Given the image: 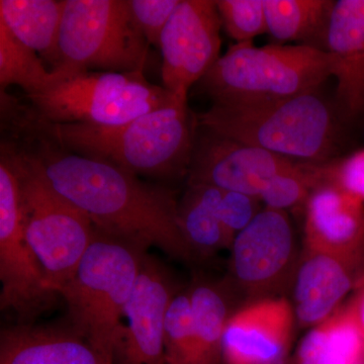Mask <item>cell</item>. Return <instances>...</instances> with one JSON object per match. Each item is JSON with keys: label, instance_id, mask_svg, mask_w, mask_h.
I'll list each match as a JSON object with an SVG mask.
<instances>
[{"label": "cell", "instance_id": "cell-31", "mask_svg": "<svg viewBox=\"0 0 364 364\" xmlns=\"http://www.w3.org/2000/svg\"><path fill=\"white\" fill-rule=\"evenodd\" d=\"M349 305L353 311L354 317H355L356 323H358L364 341V284L359 287L358 293L349 301Z\"/></svg>", "mask_w": 364, "mask_h": 364}, {"label": "cell", "instance_id": "cell-24", "mask_svg": "<svg viewBox=\"0 0 364 364\" xmlns=\"http://www.w3.org/2000/svg\"><path fill=\"white\" fill-rule=\"evenodd\" d=\"M334 4L328 0H264L267 33L280 42L326 33Z\"/></svg>", "mask_w": 364, "mask_h": 364}, {"label": "cell", "instance_id": "cell-5", "mask_svg": "<svg viewBox=\"0 0 364 364\" xmlns=\"http://www.w3.org/2000/svg\"><path fill=\"white\" fill-rule=\"evenodd\" d=\"M329 77L325 50L243 43L232 46L200 81L214 104L253 105L315 92Z\"/></svg>", "mask_w": 364, "mask_h": 364}, {"label": "cell", "instance_id": "cell-1", "mask_svg": "<svg viewBox=\"0 0 364 364\" xmlns=\"http://www.w3.org/2000/svg\"><path fill=\"white\" fill-rule=\"evenodd\" d=\"M6 111L11 139L2 141L30 163L95 229L148 250L156 246L177 259H193L179 226L173 191L146 183L117 165L67 149L47 133L33 109Z\"/></svg>", "mask_w": 364, "mask_h": 364}, {"label": "cell", "instance_id": "cell-9", "mask_svg": "<svg viewBox=\"0 0 364 364\" xmlns=\"http://www.w3.org/2000/svg\"><path fill=\"white\" fill-rule=\"evenodd\" d=\"M0 306L18 324H33L59 294L26 240L16 172L0 155Z\"/></svg>", "mask_w": 364, "mask_h": 364}, {"label": "cell", "instance_id": "cell-14", "mask_svg": "<svg viewBox=\"0 0 364 364\" xmlns=\"http://www.w3.org/2000/svg\"><path fill=\"white\" fill-rule=\"evenodd\" d=\"M294 306L284 298H262L228 320L223 340L227 364H275L291 343Z\"/></svg>", "mask_w": 364, "mask_h": 364}, {"label": "cell", "instance_id": "cell-21", "mask_svg": "<svg viewBox=\"0 0 364 364\" xmlns=\"http://www.w3.org/2000/svg\"><path fill=\"white\" fill-rule=\"evenodd\" d=\"M364 341L349 303L301 342L299 364H361Z\"/></svg>", "mask_w": 364, "mask_h": 364}, {"label": "cell", "instance_id": "cell-18", "mask_svg": "<svg viewBox=\"0 0 364 364\" xmlns=\"http://www.w3.org/2000/svg\"><path fill=\"white\" fill-rule=\"evenodd\" d=\"M0 364H112L70 325L18 324L0 333Z\"/></svg>", "mask_w": 364, "mask_h": 364}, {"label": "cell", "instance_id": "cell-29", "mask_svg": "<svg viewBox=\"0 0 364 364\" xmlns=\"http://www.w3.org/2000/svg\"><path fill=\"white\" fill-rule=\"evenodd\" d=\"M181 0H129L132 16L149 45L159 48L163 30Z\"/></svg>", "mask_w": 364, "mask_h": 364}, {"label": "cell", "instance_id": "cell-26", "mask_svg": "<svg viewBox=\"0 0 364 364\" xmlns=\"http://www.w3.org/2000/svg\"><path fill=\"white\" fill-rule=\"evenodd\" d=\"M165 363L198 364L193 309L189 293L174 294L165 318Z\"/></svg>", "mask_w": 364, "mask_h": 364}, {"label": "cell", "instance_id": "cell-30", "mask_svg": "<svg viewBox=\"0 0 364 364\" xmlns=\"http://www.w3.org/2000/svg\"><path fill=\"white\" fill-rule=\"evenodd\" d=\"M258 200L254 196L222 189L218 213L223 226L232 238L235 239L260 212Z\"/></svg>", "mask_w": 364, "mask_h": 364}, {"label": "cell", "instance_id": "cell-10", "mask_svg": "<svg viewBox=\"0 0 364 364\" xmlns=\"http://www.w3.org/2000/svg\"><path fill=\"white\" fill-rule=\"evenodd\" d=\"M222 21L215 1L181 0L160 38L163 87L188 100L220 59Z\"/></svg>", "mask_w": 364, "mask_h": 364}, {"label": "cell", "instance_id": "cell-27", "mask_svg": "<svg viewBox=\"0 0 364 364\" xmlns=\"http://www.w3.org/2000/svg\"><path fill=\"white\" fill-rule=\"evenodd\" d=\"M222 26L237 44L252 43L267 32L264 0H218Z\"/></svg>", "mask_w": 364, "mask_h": 364}, {"label": "cell", "instance_id": "cell-6", "mask_svg": "<svg viewBox=\"0 0 364 364\" xmlns=\"http://www.w3.org/2000/svg\"><path fill=\"white\" fill-rule=\"evenodd\" d=\"M16 172L26 240L54 291L73 275L95 235L90 218L59 195L32 165L1 143Z\"/></svg>", "mask_w": 364, "mask_h": 364}, {"label": "cell", "instance_id": "cell-8", "mask_svg": "<svg viewBox=\"0 0 364 364\" xmlns=\"http://www.w3.org/2000/svg\"><path fill=\"white\" fill-rule=\"evenodd\" d=\"M28 98L36 114L50 123L116 127L171 104L177 97L163 86L148 82L143 72L87 71Z\"/></svg>", "mask_w": 364, "mask_h": 364}, {"label": "cell", "instance_id": "cell-20", "mask_svg": "<svg viewBox=\"0 0 364 364\" xmlns=\"http://www.w3.org/2000/svg\"><path fill=\"white\" fill-rule=\"evenodd\" d=\"M222 189L208 184H189L178 203L179 226L193 256H208L231 246L234 239L218 213Z\"/></svg>", "mask_w": 364, "mask_h": 364}, {"label": "cell", "instance_id": "cell-16", "mask_svg": "<svg viewBox=\"0 0 364 364\" xmlns=\"http://www.w3.org/2000/svg\"><path fill=\"white\" fill-rule=\"evenodd\" d=\"M363 284L364 260L306 250L294 282V315L301 326L320 325Z\"/></svg>", "mask_w": 364, "mask_h": 364}, {"label": "cell", "instance_id": "cell-4", "mask_svg": "<svg viewBox=\"0 0 364 364\" xmlns=\"http://www.w3.org/2000/svg\"><path fill=\"white\" fill-rule=\"evenodd\" d=\"M196 119L208 133L294 161L327 162L334 151V117L315 92L261 104H214Z\"/></svg>", "mask_w": 364, "mask_h": 364}, {"label": "cell", "instance_id": "cell-17", "mask_svg": "<svg viewBox=\"0 0 364 364\" xmlns=\"http://www.w3.org/2000/svg\"><path fill=\"white\" fill-rule=\"evenodd\" d=\"M337 100L350 119L364 116V0L335 1L325 33Z\"/></svg>", "mask_w": 364, "mask_h": 364}, {"label": "cell", "instance_id": "cell-23", "mask_svg": "<svg viewBox=\"0 0 364 364\" xmlns=\"http://www.w3.org/2000/svg\"><path fill=\"white\" fill-rule=\"evenodd\" d=\"M196 340V363L220 364L223 340L230 315L226 299L219 287L198 282L189 291Z\"/></svg>", "mask_w": 364, "mask_h": 364}, {"label": "cell", "instance_id": "cell-25", "mask_svg": "<svg viewBox=\"0 0 364 364\" xmlns=\"http://www.w3.org/2000/svg\"><path fill=\"white\" fill-rule=\"evenodd\" d=\"M322 184L318 164L294 162L273 176L263 189L259 200L267 208L286 210L308 202L314 189Z\"/></svg>", "mask_w": 364, "mask_h": 364}, {"label": "cell", "instance_id": "cell-7", "mask_svg": "<svg viewBox=\"0 0 364 364\" xmlns=\"http://www.w3.org/2000/svg\"><path fill=\"white\" fill-rule=\"evenodd\" d=\"M149 50L129 0H65L56 71L144 73Z\"/></svg>", "mask_w": 364, "mask_h": 364}, {"label": "cell", "instance_id": "cell-11", "mask_svg": "<svg viewBox=\"0 0 364 364\" xmlns=\"http://www.w3.org/2000/svg\"><path fill=\"white\" fill-rule=\"evenodd\" d=\"M174 294L166 270L144 253L136 286L124 310L126 324L122 325L114 364H166L165 318Z\"/></svg>", "mask_w": 364, "mask_h": 364}, {"label": "cell", "instance_id": "cell-2", "mask_svg": "<svg viewBox=\"0 0 364 364\" xmlns=\"http://www.w3.org/2000/svg\"><path fill=\"white\" fill-rule=\"evenodd\" d=\"M37 117L44 130L67 149L105 160L136 176L176 178L188 173L196 141L188 100L177 97L116 127L54 124Z\"/></svg>", "mask_w": 364, "mask_h": 364}, {"label": "cell", "instance_id": "cell-19", "mask_svg": "<svg viewBox=\"0 0 364 364\" xmlns=\"http://www.w3.org/2000/svg\"><path fill=\"white\" fill-rule=\"evenodd\" d=\"M65 0H0V21L56 71Z\"/></svg>", "mask_w": 364, "mask_h": 364}, {"label": "cell", "instance_id": "cell-22", "mask_svg": "<svg viewBox=\"0 0 364 364\" xmlns=\"http://www.w3.org/2000/svg\"><path fill=\"white\" fill-rule=\"evenodd\" d=\"M70 74L48 70L35 51L16 39L0 21V85L1 91L11 85L23 88L28 97L45 92Z\"/></svg>", "mask_w": 364, "mask_h": 364}, {"label": "cell", "instance_id": "cell-13", "mask_svg": "<svg viewBox=\"0 0 364 364\" xmlns=\"http://www.w3.org/2000/svg\"><path fill=\"white\" fill-rule=\"evenodd\" d=\"M196 142L189 166V184H208L259 198L273 176L294 160L205 132Z\"/></svg>", "mask_w": 364, "mask_h": 364}, {"label": "cell", "instance_id": "cell-12", "mask_svg": "<svg viewBox=\"0 0 364 364\" xmlns=\"http://www.w3.org/2000/svg\"><path fill=\"white\" fill-rule=\"evenodd\" d=\"M231 246L232 274L249 294L272 291L293 267L294 230L284 210H260Z\"/></svg>", "mask_w": 364, "mask_h": 364}, {"label": "cell", "instance_id": "cell-15", "mask_svg": "<svg viewBox=\"0 0 364 364\" xmlns=\"http://www.w3.org/2000/svg\"><path fill=\"white\" fill-rule=\"evenodd\" d=\"M306 250L364 260V203L331 184L314 189L306 203Z\"/></svg>", "mask_w": 364, "mask_h": 364}, {"label": "cell", "instance_id": "cell-3", "mask_svg": "<svg viewBox=\"0 0 364 364\" xmlns=\"http://www.w3.org/2000/svg\"><path fill=\"white\" fill-rule=\"evenodd\" d=\"M145 252L95 228L77 268L58 289L68 308V324L112 364Z\"/></svg>", "mask_w": 364, "mask_h": 364}, {"label": "cell", "instance_id": "cell-28", "mask_svg": "<svg viewBox=\"0 0 364 364\" xmlns=\"http://www.w3.org/2000/svg\"><path fill=\"white\" fill-rule=\"evenodd\" d=\"M322 184H331L364 203V148L336 161L318 163Z\"/></svg>", "mask_w": 364, "mask_h": 364}]
</instances>
